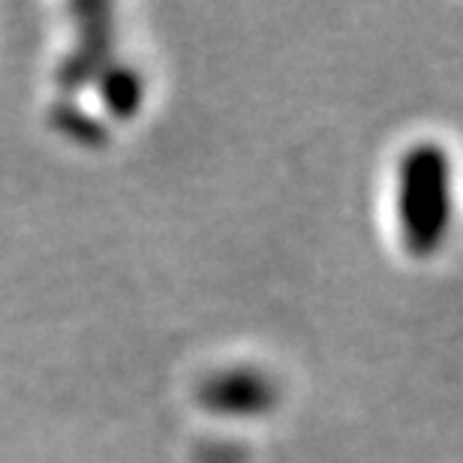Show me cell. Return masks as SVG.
Instances as JSON below:
<instances>
[{"instance_id": "cell-1", "label": "cell", "mask_w": 463, "mask_h": 463, "mask_svg": "<svg viewBox=\"0 0 463 463\" xmlns=\"http://www.w3.org/2000/svg\"><path fill=\"white\" fill-rule=\"evenodd\" d=\"M451 217V165L437 145H419L401 163V229L415 256L439 247Z\"/></svg>"}, {"instance_id": "cell-3", "label": "cell", "mask_w": 463, "mask_h": 463, "mask_svg": "<svg viewBox=\"0 0 463 463\" xmlns=\"http://www.w3.org/2000/svg\"><path fill=\"white\" fill-rule=\"evenodd\" d=\"M103 99L115 115L129 118L142 103V81L129 67H112L103 72Z\"/></svg>"}, {"instance_id": "cell-2", "label": "cell", "mask_w": 463, "mask_h": 463, "mask_svg": "<svg viewBox=\"0 0 463 463\" xmlns=\"http://www.w3.org/2000/svg\"><path fill=\"white\" fill-rule=\"evenodd\" d=\"M205 403L223 415H256L271 403V385L256 370H229L205 385Z\"/></svg>"}]
</instances>
